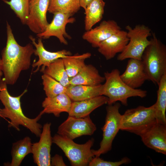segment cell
Instances as JSON below:
<instances>
[{
    "label": "cell",
    "mask_w": 166,
    "mask_h": 166,
    "mask_svg": "<svg viewBox=\"0 0 166 166\" xmlns=\"http://www.w3.org/2000/svg\"><path fill=\"white\" fill-rule=\"evenodd\" d=\"M6 28V45L1 52L2 70L6 84L13 85L17 82L22 71L29 69L34 49L30 43L25 46L19 45L7 22Z\"/></svg>",
    "instance_id": "obj_1"
},
{
    "label": "cell",
    "mask_w": 166,
    "mask_h": 166,
    "mask_svg": "<svg viewBox=\"0 0 166 166\" xmlns=\"http://www.w3.org/2000/svg\"><path fill=\"white\" fill-rule=\"evenodd\" d=\"M7 85L3 78L1 79L0 81V100L4 107L0 109V116L9 119V128L13 127L19 131V126L22 125L37 137H40L42 126L38 121L42 115L39 113L34 118H29L24 114L21 108L20 99L26 92L27 90H25L19 96L13 97L8 92Z\"/></svg>",
    "instance_id": "obj_2"
},
{
    "label": "cell",
    "mask_w": 166,
    "mask_h": 166,
    "mask_svg": "<svg viewBox=\"0 0 166 166\" xmlns=\"http://www.w3.org/2000/svg\"><path fill=\"white\" fill-rule=\"evenodd\" d=\"M150 43L142 57L145 71L148 80L158 85L162 76L166 74V46L152 32Z\"/></svg>",
    "instance_id": "obj_3"
},
{
    "label": "cell",
    "mask_w": 166,
    "mask_h": 166,
    "mask_svg": "<svg viewBox=\"0 0 166 166\" xmlns=\"http://www.w3.org/2000/svg\"><path fill=\"white\" fill-rule=\"evenodd\" d=\"M120 75L119 70L117 69L104 73L105 82L102 85L101 95L108 97V105L119 101L127 106L128 98L134 97L142 98L146 96V91L130 87L123 81Z\"/></svg>",
    "instance_id": "obj_4"
},
{
    "label": "cell",
    "mask_w": 166,
    "mask_h": 166,
    "mask_svg": "<svg viewBox=\"0 0 166 166\" xmlns=\"http://www.w3.org/2000/svg\"><path fill=\"white\" fill-rule=\"evenodd\" d=\"M157 122L154 104L126 110L121 117L120 130L140 136Z\"/></svg>",
    "instance_id": "obj_5"
},
{
    "label": "cell",
    "mask_w": 166,
    "mask_h": 166,
    "mask_svg": "<svg viewBox=\"0 0 166 166\" xmlns=\"http://www.w3.org/2000/svg\"><path fill=\"white\" fill-rule=\"evenodd\" d=\"M53 143L63 152L73 166H87L95 156L91 149L94 143L92 138L85 143L79 144L73 140L56 134L52 137Z\"/></svg>",
    "instance_id": "obj_6"
},
{
    "label": "cell",
    "mask_w": 166,
    "mask_h": 166,
    "mask_svg": "<svg viewBox=\"0 0 166 166\" xmlns=\"http://www.w3.org/2000/svg\"><path fill=\"white\" fill-rule=\"evenodd\" d=\"M125 28L129 42L117 56V60L122 61L128 58L141 60L145 49L150 43L148 38L152 36L151 29L143 24L137 25L133 28L127 25Z\"/></svg>",
    "instance_id": "obj_7"
},
{
    "label": "cell",
    "mask_w": 166,
    "mask_h": 166,
    "mask_svg": "<svg viewBox=\"0 0 166 166\" xmlns=\"http://www.w3.org/2000/svg\"><path fill=\"white\" fill-rule=\"evenodd\" d=\"M121 107L119 103L108 105L106 107V115L105 124L102 128V139L99 148L92 149L95 156L99 157L111 150L113 142L120 130L121 115L119 110Z\"/></svg>",
    "instance_id": "obj_8"
},
{
    "label": "cell",
    "mask_w": 166,
    "mask_h": 166,
    "mask_svg": "<svg viewBox=\"0 0 166 166\" xmlns=\"http://www.w3.org/2000/svg\"><path fill=\"white\" fill-rule=\"evenodd\" d=\"M96 129L89 115L83 118L69 116L58 127L57 133L73 140L82 136L92 135Z\"/></svg>",
    "instance_id": "obj_9"
},
{
    "label": "cell",
    "mask_w": 166,
    "mask_h": 166,
    "mask_svg": "<svg viewBox=\"0 0 166 166\" xmlns=\"http://www.w3.org/2000/svg\"><path fill=\"white\" fill-rule=\"evenodd\" d=\"M51 123L44 124L39 141L32 144V153L34 162L38 166H50V152L53 143Z\"/></svg>",
    "instance_id": "obj_10"
},
{
    "label": "cell",
    "mask_w": 166,
    "mask_h": 166,
    "mask_svg": "<svg viewBox=\"0 0 166 166\" xmlns=\"http://www.w3.org/2000/svg\"><path fill=\"white\" fill-rule=\"evenodd\" d=\"M49 0H30L26 22L30 29L38 34L44 31L49 23L46 14Z\"/></svg>",
    "instance_id": "obj_11"
},
{
    "label": "cell",
    "mask_w": 166,
    "mask_h": 166,
    "mask_svg": "<svg viewBox=\"0 0 166 166\" xmlns=\"http://www.w3.org/2000/svg\"><path fill=\"white\" fill-rule=\"evenodd\" d=\"M53 18L49 23L44 32L37 34L42 39H47L50 37H56L60 42L65 45L68 44L65 38L71 39V37L66 31V26L68 23H73L75 19L69 14L57 12L53 14Z\"/></svg>",
    "instance_id": "obj_12"
},
{
    "label": "cell",
    "mask_w": 166,
    "mask_h": 166,
    "mask_svg": "<svg viewBox=\"0 0 166 166\" xmlns=\"http://www.w3.org/2000/svg\"><path fill=\"white\" fill-rule=\"evenodd\" d=\"M121 30L115 21L104 20L98 26L86 31L82 35V38L91 44L93 47L97 48L102 42Z\"/></svg>",
    "instance_id": "obj_13"
},
{
    "label": "cell",
    "mask_w": 166,
    "mask_h": 166,
    "mask_svg": "<svg viewBox=\"0 0 166 166\" xmlns=\"http://www.w3.org/2000/svg\"><path fill=\"white\" fill-rule=\"evenodd\" d=\"M29 38L35 48L34 54L39 58L37 61L34 62L32 65L33 67H37L34 73L38 71L41 66L42 67L40 70H42L55 60L68 57L71 55L70 51L65 49L55 52L49 51L44 48L42 38H39L37 43L34 38L31 35L29 36Z\"/></svg>",
    "instance_id": "obj_14"
},
{
    "label": "cell",
    "mask_w": 166,
    "mask_h": 166,
    "mask_svg": "<svg viewBox=\"0 0 166 166\" xmlns=\"http://www.w3.org/2000/svg\"><path fill=\"white\" fill-rule=\"evenodd\" d=\"M129 40L127 31L121 30L100 43L98 51L106 60L111 59L124 50Z\"/></svg>",
    "instance_id": "obj_15"
},
{
    "label": "cell",
    "mask_w": 166,
    "mask_h": 166,
    "mask_svg": "<svg viewBox=\"0 0 166 166\" xmlns=\"http://www.w3.org/2000/svg\"><path fill=\"white\" fill-rule=\"evenodd\" d=\"M120 77L124 83L134 89H137L148 80L141 60L134 59H129L125 70Z\"/></svg>",
    "instance_id": "obj_16"
},
{
    "label": "cell",
    "mask_w": 166,
    "mask_h": 166,
    "mask_svg": "<svg viewBox=\"0 0 166 166\" xmlns=\"http://www.w3.org/2000/svg\"><path fill=\"white\" fill-rule=\"evenodd\" d=\"M140 136L147 147L166 155V125L156 123Z\"/></svg>",
    "instance_id": "obj_17"
},
{
    "label": "cell",
    "mask_w": 166,
    "mask_h": 166,
    "mask_svg": "<svg viewBox=\"0 0 166 166\" xmlns=\"http://www.w3.org/2000/svg\"><path fill=\"white\" fill-rule=\"evenodd\" d=\"M108 97L100 95L91 98L72 102L69 116L83 118L89 115L94 110L107 103Z\"/></svg>",
    "instance_id": "obj_18"
},
{
    "label": "cell",
    "mask_w": 166,
    "mask_h": 166,
    "mask_svg": "<svg viewBox=\"0 0 166 166\" xmlns=\"http://www.w3.org/2000/svg\"><path fill=\"white\" fill-rule=\"evenodd\" d=\"M72 101L65 93H62L54 97H46L42 102L43 110L39 113L41 115L45 113L53 114L58 117L61 113H69Z\"/></svg>",
    "instance_id": "obj_19"
},
{
    "label": "cell",
    "mask_w": 166,
    "mask_h": 166,
    "mask_svg": "<svg viewBox=\"0 0 166 166\" xmlns=\"http://www.w3.org/2000/svg\"><path fill=\"white\" fill-rule=\"evenodd\" d=\"M105 81L98 70L91 65H85L75 76L69 78V85L94 86L101 84Z\"/></svg>",
    "instance_id": "obj_20"
},
{
    "label": "cell",
    "mask_w": 166,
    "mask_h": 166,
    "mask_svg": "<svg viewBox=\"0 0 166 166\" xmlns=\"http://www.w3.org/2000/svg\"><path fill=\"white\" fill-rule=\"evenodd\" d=\"M102 84L90 86L69 85L66 87L65 93L71 101L84 100L101 95Z\"/></svg>",
    "instance_id": "obj_21"
},
{
    "label": "cell",
    "mask_w": 166,
    "mask_h": 166,
    "mask_svg": "<svg viewBox=\"0 0 166 166\" xmlns=\"http://www.w3.org/2000/svg\"><path fill=\"white\" fill-rule=\"evenodd\" d=\"M105 2L103 0H92L85 9V29L86 31L102 19L104 13Z\"/></svg>",
    "instance_id": "obj_22"
},
{
    "label": "cell",
    "mask_w": 166,
    "mask_h": 166,
    "mask_svg": "<svg viewBox=\"0 0 166 166\" xmlns=\"http://www.w3.org/2000/svg\"><path fill=\"white\" fill-rule=\"evenodd\" d=\"M31 140L29 136L13 144L11 150L12 160L8 166H19L22 160L28 154L32 153Z\"/></svg>",
    "instance_id": "obj_23"
},
{
    "label": "cell",
    "mask_w": 166,
    "mask_h": 166,
    "mask_svg": "<svg viewBox=\"0 0 166 166\" xmlns=\"http://www.w3.org/2000/svg\"><path fill=\"white\" fill-rule=\"evenodd\" d=\"M157 99L154 104L157 122L166 125V74L163 75L158 84Z\"/></svg>",
    "instance_id": "obj_24"
},
{
    "label": "cell",
    "mask_w": 166,
    "mask_h": 166,
    "mask_svg": "<svg viewBox=\"0 0 166 166\" xmlns=\"http://www.w3.org/2000/svg\"><path fill=\"white\" fill-rule=\"evenodd\" d=\"M43 74H47L67 87L69 85V78L65 70L62 58H59L50 63L44 69L40 70Z\"/></svg>",
    "instance_id": "obj_25"
},
{
    "label": "cell",
    "mask_w": 166,
    "mask_h": 166,
    "mask_svg": "<svg viewBox=\"0 0 166 166\" xmlns=\"http://www.w3.org/2000/svg\"><path fill=\"white\" fill-rule=\"evenodd\" d=\"M80 7V0H49L48 11L53 14L59 12L72 16Z\"/></svg>",
    "instance_id": "obj_26"
},
{
    "label": "cell",
    "mask_w": 166,
    "mask_h": 166,
    "mask_svg": "<svg viewBox=\"0 0 166 166\" xmlns=\"http://www.w3.org/2000/svg\"><path fill=\"white\" fill-rule=\"evenodd\" d=\"M91 56L89 53L62 58L65 70L69 78L76 76L85 65V60Z\"/></svg>",
    "instance_id": "obj_27"
},
{
    "label": "cell",
    "mask_w": 166,
    "mask_h": 166,
    "mask_svg": "<svg viewBox=\"0 0 166 166\" xmlns=\"http://www.w3.org/2000/svg\"><path fill=\"white\" fill-rule=\"evenodd\" d=\"M43 89L47 97H51L65 93L66 87L49 76L43 74L42 76Z\"/></svg>",
    "instance_id": "obj_28"
},
{
    "label": "cell",
    "mask_w": 166,
    "mask_h": 166,
    "mask_svg": "<svg viewBox=\"0 0 166 166\" xmlns=\"http://www.w3.org/2000/svg\"><path fill=\"white\" fill-rule=\"evenodd\" d=\"M30 0H3L14 11L22 23L25 24L27 19Z\"/></svg>",
    "instance_id": "obj_29"
},
{
    "label": "cell",
    "mask_w": 166,
    "mask_h": 166,
    "mask_svg": "<svg viewBox=\"0 0 166 166\" xmlns=\"http://www.w3.org/2000/svg\"><path fill=\"white\" fill-rule=\"evenodd\" d=\"M131 160L127 157H124L120 161L112 162L105 160L99 157L94 156L89 162V166H119L130 163Z\"/></svg>",
    "instance_id": "obj_30"
},
{
    "label": "cell",
    "mask_w": 166,
    "mask_h": 166,
    "mask_svg": "<svg viewBox=\"0 0 166 166\" xmlns=\"http://www.w3.org/2000/svg\"><path fill=\"white\" fill-rule=\"evenodd\" d=\"M51 166H65L62 157L58 154L55 155L51 158Z\"/></svg>",
    "instance_id": "obj_31"
},
{
    "label": "cell",
    "mask_w": 166,
    "mask_h": 166,
    "mask_svg": "<svg viewBox=\"0 0 166 166\" xmlns=\"http://www.w3.org/2000/svg\"><path fill=\"white\" fill-rule=\"evenodd\" d=\"M92 0H80L81 7H82L85 10L88 5Z\"/></svg>",
    "instance_id": "obj_32"
},
{
    "label": "cell",
    "mask_w": 166,
    "mask_h": 166,
    "mask_svg": "<svg viewBox=\"0 0 166 166\" xmlns=\"http://www.w3.org/2000/svg\"><path fill=\"white\" fill-rule=\"evenodd\" d=\"M2 61L1 58H0V77H2L3 74V73L2 70Z\"/></svg>",
    "instance_id": "obj_33"
},
{
    "label": "cell",
    "mask_w": 166,
    "mask_h": 166,
    "mask_svg": "<svg viewBox=\"0 0 166 166\" xmlns=\"http://www.w3.org/2000/svg\"><path fill=\"white\" fill-rule=\"evenodd\" d=\"M1 77H0V81L1 80Z\"/></svg>",
    "instance_id": "obj_34"
}]
</instances>
